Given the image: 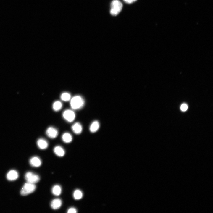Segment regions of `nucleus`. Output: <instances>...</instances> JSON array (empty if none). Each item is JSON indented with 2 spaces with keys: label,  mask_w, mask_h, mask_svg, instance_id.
<instances>
[{
  "label": "nucleus",
  "mask_w": 213,
  "mask_h": 213,
  "mask_svg": "<svg viewBox=\"0 0 213 213\" xmlns=\"http://www.w3.org/2000/svg\"><path fill=\"white\" fill-rule=\"evenodd\" d=\"M25 178L28 182L35 184L40 180L39 176L31 172H28L25 174Z\"/></svg>",
  "instance_id": "4"
},
{
  "label": "nucleus",
  "mask_w": 213,
  "mask_h": 213,
  "mask_svg": "<svg viewBox=\"0 0 213 213\" xmlns=\"http://www.w3.org/2000/svg\"><path fill=\"white\" fill-rule=\"evenodd\" d=\"M60 98L62 100L64 101H67L71 99L70 94L67 92L63 93L61 95Z\"/></svg>",
  "instance_id": "18"
},
{
  "label": "nucleus",
  "mask_w": 213,
  "mask_h": 213,
  "mask_svg": "<svg viewBox=\"0 0 213 213\" xmlns=\"http://www.w3.org/2000/svg\"><path fill=\"white\" fill-rule=\"evenodd\" d=\"M62 191V189L61 186L58 185H54L52 188L51 192L52 194L57 196L60 195Z\"/></svg>",
  "instance_id": "14"
},
{
  "label": "nucleus",
  "mask_w": 213,
  "mask_h": 213,
  "mask_svg": "<svg viewBox=\"0 0 213 213\" xmlns=\"http://www.w3.org/2000/svg\"><path fill=\"white\" fill-rule=\"evenodd\" d=\"M62 139L64 143H69L72 141V137L70 133H69L66 132L64 133L62 135Z\"/></svg>",
  "instance_id": "15"
},
{
  "label": "nucleus",
  "mask_w": 213,
  "mask_h": 213,
  "mask_svg": "<svg viewBox=\"0 0 213 213\" xmlns=\"http://www.w3.org/2000/svg\"><path fill=\"white\" fill-rule=\"evenodd\" d=\"M188 109V106L185 104H182L180 107V109L183 111H186Z\"/></svg>",
  "instance_id": "20"
},
{
  "label": "nucleus",
  "mask_w": 213,
  "mask_h": 213,
  "mask_svg": "<svg viewBox=\"0 0 213 213\" xmlns=\"http://www.w3.org/2000/svg\"><path fill=\"white\" fill-rule=\"evenodd\" d=\"M62 202L59 198H56L53 199L51 202L50 206L51 208L54 210H56L59 208L61 206Z\"/></svg>",
  "instance_id": "8"
},
{
  "label": "nucleus",
  "mask_w": 213,
  "mask_h": 213,
  "mask_svg": "<svg viewBox=\"0 0 213 213\" xmlns=\"http://www.w3.org/2000/svg\"><path fill=\"white\" fill-rule=\"evenodd\" d=\"M35 184L27 182L25 183L20 191V194L23 196L27 195L33 193L36 190Z\"/></svg>",
  "instance_id": "3"
},
{
  "label": "nucleus",
  "mask_w": 213,
  "mask_h": 213,
  "mask_svg": "<svg viewBox=\"0 0 213 213\" xmlns=\"http://www.w3.org/2000/svg\"><path fill=\"white\" fill-rule=\"evenodd\" d=\"M37 144L38 147L41 149H46L48 146L47 141L43 138L38 139L37 142Z\"/></svg>",
  "instance_id": "11"
},
{
  "label": "nucleus",
  "mask_w": 213,
  "mask_h": 213,
  "mask_svg": "<svg viewBox=\"0 0 213 213\" xmlns=\"http://www.w3.org/2000/svg\"><path fill=\"white\" fill-rule=\"evenodd\" d=\"M122 7V4L119 0H113L110 4V14L114 16H117L121 11Z\"/></svg>",
  "instance_id": "2"
},
{
  "label": "nucleus",
  "mask_w": 213,
  "mask_h": 213,
  "mask_svg": "<svg viewBox=\"0 0 213 213\" xmlns=\"http://www.w3.org/2000/svg\"><path fill=\"white\" fill-rule=\"evenodd\" d=\"M63 118L69 122H72L75 117V114L72 110L67 109L64 110L62 113Z\"/></svg>",
  "instance_id": "5"
},
{
  "label": "nucleus",
  "mask_w": 213,
  "mask_h": 213,
  "mask_svg": "<svg viewBox=\"0 0 213 213\" xmlns=\"http://www.w3.org/2000/svg\"><path fill=\"white\" fill-rule=\"evenodd\" d=\"M132 0V1H133V2H134L135 1H136L137 0Z\"/></svg>",
  "instance_id": "22"
},
{
  "label": "nucleus",
  "mask_w": 213,
  "mask_h": 213,
  "mask_svg": "<svg viewBox=\"0 0 213 213\" xmlns=\"http://www.w3.org/2000/svg\"><path fill=\"white\" fill-rule=\"evenodd\" d=\"M29 162L31 166L35 167H39L42 164L41 159L36 156L32 157L30 160Z\"/></svg>",
  "instance_id": "7"
},
{
  "label": "nucleus",
  "mask_w": 213,
  "mask_h": 213,
  "mask_svg": "<svg viewBox=\"0 0 213 213\" xmlns=\"http://www.w3.org/2000/svg\"><path fill=\"white\" fill-rule=\"evenodd\" d=\"M77 212V209L74 207H71L67 210V213H76Z\"/></svg>",
  "instance_id": "19"
},
{
  "label": "nucleus",
  "mask_w": 213,
  "mask_h": 213,
  "mask_svg": "<svg viewBox=\"0 0 213 213\" xmlns=\"http://www.w3.org/2000/svg\"><path fill=\"white\" fill-rule=\"evenodd\" d=\"M123 1L125 3L128 4H131L133 2L132 0H123Z\"/></svg>",
  "instance_id": "21"
},
{
  "label": "nucleus",
  "mask_w": 213,
  "mask_h": 213,
  "mask_svg": "<svg viewBox=\"0 0 213 213\" xmlns=\"http://www.w3.org/2000/svg\"><path fill=\"white\" fill-rule=\"evenodd\" d=\"M62 103L59 101H57L54 102L52 105L53 109L56 112L60 110L62 108Z\"/></svg>",
  "instance_id": "17"
},
{
  "label": "nucleus",
  "mask_w": 213,
  "mask_h": 213,
  "mask_svg": "<svg viewBox=\"0 0 213 213\" xmlns=\"http://www.w3.org/2000/svg\"><path fill=\"white\" fill-rule=\"evenodd\" d=\"M73 132L76 134H80L83 130L82 126L79 122H76L74 123L71 127Z\"/></svg>",
  "instance_id": "10"
},
{
  "label": "nucleus",
  "mask_w": 213,
  "mask_h": 213,
  "mask_svg": "<svg viewBox=\"0 0 213 213\" xmlns=\"http://www.w3.org/2000/svg\"><path fill=\"white\" fill-rule=\"evenodd\" d=\"M70 106L73 109L78 110L82 108L85 104L83 99L80 96L76 95L70 100Z\"/></svg>",
  "instance_id": "1"
},
{
  "label": "nucleus",
  "mask_w": 213,
  "mask_h": 213,
  "mask_svg": "<svg viewBox=\"0 0 213 213\" xmlns=\"http://www.w3.org/2000/svg\"><path fill=\"white\" fill-rule=\"evenodd\" d=\"M73 197L76 200H78L81 199L83 196L82 191L79 189L75 190L73 193Z\"/></svg>",
  "instance_id": "16"
},
{
  "label": "nucleus",
  "mask_w": 213,
  "mask_h": 213,
  "mask_svg": "<svg viewBox=\"0 0 213 213\" xmlns=\"http://www.w3.org/2000/svg\"><path fill=\"white\" fill-rule=\"evenodd\" d=\"M46 134L49 138L53 139L56 138L58 135L57 130L55 128L51 126L48 128L46 131Z\"/></svg>",
  "instance_id": "6"
},
{
  "label": "nucleus",
  "mask_w": 213,
  "mask_h": 213,
  "mask_svg": "<svg viewBox=\"0 0 213 213\" xmlns=\"http://www.w3.org/2000/svg\"><path fill=\"white\" fill-rule=\"evenodd\" d=\"M53 150L55 154L59 157H61L64 156L65 154V151L64 149L59 146H55L54 149Z\"/></svg>",
  "instance_id": "12"
},
{
  "label": "nucleus",
  "mask_w": 213,
  "mask_h": 213,
  "mask_svg": "<svg viewBox=\"0 0 213 213\" xmlns=\"http://www.w3.org/2000/svg\"><path fill=\"white\" fill-rule=\"evenodd\" d=\"M100 127V124L99 122L97 121H93L91 124L89 130L90 132L92 133L96 132L99 129Z\"/></svg>",
  "instance_id": "13"
},
{
  "label": "nucleus",
  "mask_w": 213,
  "mask_h": 213,
  "mask_svg": "<svg viewBox=\"0 0 213 213\" xmlns=\"http://www.w3.org/2000/svg\"><path fill=\"white\" fill-rule=\"evenodd\" d=\"M18 177L19 174L18 172L14 170H12L9 171L6 176L7 179L9 181L15 180Z\"/></svg>",
  "instance_id": "9"
}]
</instances>
